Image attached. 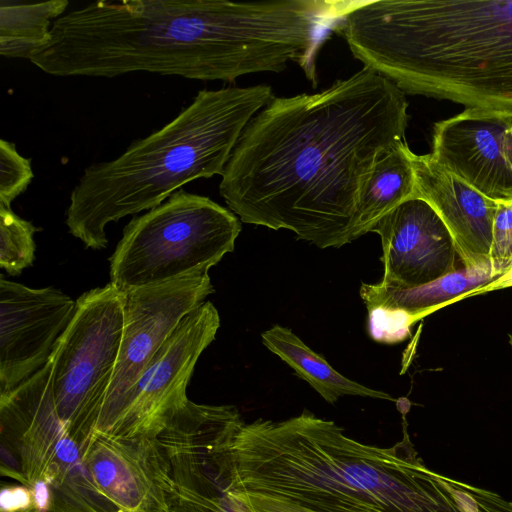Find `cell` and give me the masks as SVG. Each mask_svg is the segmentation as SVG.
Masks as SVG:
<instances>
[{"label":"cell","instance_id":"cell-1","mask_svg":"<svg viewBox=\"0 0 512 512\" xmlns=\"http://www.w3.org/2000/svg\"><path fill=\"white\" fill-rule=\"evenodd\" d=\"M407 108L405 93L367 67L319 93L274 96L237 141L220 195L244 223L319 248L348 244L364 181L405 140Z\"/></svg>","mask_w":512,"mask_h":512},{"label":"cell","instance_id":"cell-2","mask_svg":"<svg viewBox=\"0 0 512 512\" xmlns=\"http://www.w3.org/2000/svg\"><path fill=\"white\" fill-rule=\"evenodd\" d=\"M333 21L331 0L97 1L57 19L30 62L58 77L149 72L233 82L293 61L316 85Z\"/></svg>","mask_w":512,"mask_h":512},{"label":"cell","instance_id":"cell-3","mask_svg":"<svg viewBox=\"0 0 512 512\" xmlns=\"http://www.w3.org/2000/svg\"><path fill=\"white\" fill-rule=\"evenodd\" d=\"M240 489L310 512H465L407 431L391 447L361 443L305 410L244 423L234 441Z\"/></svg>","mask_w":512,"mask_h":512},{"label":"cell","instance_id":"cell-4","mask_svg":"<svg viewBox=\"0 0 512 512\" xmlns=\"http://www.w3.org/2000/svg\"><path fill=\"white\" fill-rule=\"evenodd\" d=\"M333 32L405 94L512 117V0L352 1Z\"/></svg>","mask_w":512,"mask_h":512},{"label":"cell","instance_id":"cell-5","mask_svg":"<svg viewBox=\"0 0 512 512\" xmlns=\"http://www.w3.org/2000/svg\"><path fill=\"white\" fill-rule=\"evenodd\" d=\"M273 97L266 84L199 91L163 127L85 168L70 193L69 233L86 248H105L109 223L160 205L193 180L222 175L245 127Z\"/></svg>","mask_w":512,"mask_h":512},{"label":"cell","instance_id":"cell-6","mask_svg":"<svg viewBox=\"0 0 512 512\" xmlns=\"http://www.w3.org/2000/svg\"><path fill=\"white\" fill-rule=\"evenodd\" d=\"M0 472L31 490L38 512H119L57 414L50 360L0 395Z\"/></svg>","mask_w":512,"mask_h":512},{"label":"cell","instance_id":"cell-7","mask_svg":"<svg viewBox=\"0 0 512 512\" xmlns=\"http://www.w3.org/2000/svg\"><path fill=\"white\" fill-rule=\"evenodd\" d=\"M240 230L233 212L179 189L125 226L109 258L110 282L126 293L209 271L234 250Z\"/></svg>","mask_w":512,"mask_h":512},{"label":"cell","instance_id":"cell-8","mask_svg":"<svg viewBox=\"0 0 512 512\" xmlns=\"http://www.w3.org/2000/svg\"><path fill=\"white\" fill-rule=\"evenodd\" d=\"M124 325V293L111 282L83 293L56 341L52 391L57 414L85 446L101 414L116 367Z\"/></svg>","mask_w":512,"mask_h":512},{"label":"cell","instance_id":"cell-9","mask_svg":"<svg viewBox=\"0 0 512 512\" xmlns=\"http://www.w3.org/2000/svg\"><path fill=\"white\" fill-rule=\"evenodd\" d=\"M243 421L232 405L188 400L157 435L169 469L168 512H252L240 496L234 441Z\"/></svg>","mask_w":512,"mask_h":512},{"label":"cell","instance_id":"cell-10","mask_svg":"<svg viewBox=\"0 0 512 512\" xmlns=\"http://www.w3.org/2000/svg\"><path fill=\"white\" fill-rule=\"evenodd\" d=\"M220 317L205 301L179 322L125 397L107 437H156L189 400L187 385L202 352L215 339Z\"/></svg>","mask_w":512,"mask_h":512},{"label":"cell","instance_id":"cell-11","mask_svg":"<svg viewBox=\"0 0 512 512\" xmlns=\"http://www.w3.org/2000/svg\"><path fill=\"white\" fill-rule=\"evenodd\" d=\"M214 292L208 271L124 293V325L114 370L93 434L107 435L149 361L189 312Z\"/></svg>","mask_w":512,"mask_h":512},{"label":"cell","instance_id":"cell-12","mask_svg":"<svg viewBox=\"0 0 512 512\" xmlns=\"http://www.w3.org/2000/svg\"><path fill=\"white\" fill-rule=\"evenodd\" d=\"M76 301L58 289L0 278V395L45 366L71 322Z\"/></svg>","mask_w":512,"mask_h":512},{"label":"cell","instance_id":"cell-13","mask_svg":"<svg viewBox=\"0 0 512 512\" xmlns=\"http://www.w3.org/2000/svg\"><path fill=\"white\" fill-rule=\"evenodd\" d=\"M429 154L487 198L512 204V117L464 109L434 124Z\"/></svg>","mask_w":512,"mask_h":512},{"label":"cell","instance_id":"cell-14","mask_svg":"<svg viewBox=\"0 0 512 512\" xmlns=\"http://www.w3.org/2000/svg\"><path fill=\"white\" fill-rule=\"evenodd\" d=\"M380 236L384 276L392 289L425 285L460 268L454 241L444 222L424 199L412 197L371 228Z\"/></svg>","mask_w":512,"mask_h":512},{"label":"cell","instance_id":"cell-15","mask_svg":"<svg viewBox=\"0 0 512 512\" xmlns=\"http://www.w3.org/2000/svg\"><path fill=\"white\" fill-rule=\"evenodd\" d=\"M82 456L96 487L119 512H168L169 469L157 437L92 434Z\"/></svg>","mask_w":512,"mask_h":512},{"label":"cell","instance_id":"cell-16","mask_svg":"<svg viewBox=\"0 0 512 512\" xmlns=\"http://www.w3.org/2000/svg\"><path fill=\"white\" fill-rule=\"evenodd\" d=\"M412 163L415 196L428 202L444 222L462 267L491 269L489 254L498 203L441 167L430 154L413 153Z\"/></svg>","mask_w":512,"mask_h":512},{"label":"cell","instance_id":"cell-17","mask_svg":"<svg viewBox=\"0 0 512 512\" xmlns=\"http://www.w3.org/2000/svg\"><path fill=\"white\" fill-rule=\"evenodd\" d=\"M496 277L491 269L460 268L425 285L411 289H392L380 283L365 284L360 296L367 310L382 309L402 311L409 315L414 324L474 290L491 282Z\"/></svg>","mask_w":512,"mask_h":512},{"label":"cell","instance_id":"cell-18","mask_svg":"<svg viewBox=\"0 0 512 512\" xmlns=\"http://www.w3.org/2000/svg\"><path fill=\"white\" fill-rule=\"evenodd\" d=\"M413 152L406 140L380 158L364 181L356 207L354 240L405 200L415 197Z\"/></svg>","mask_w":512,"mask_h":512},{"label":"cell","instance_id":"cell-19","mask_svg":"<svg viewBox=\"0 0 512 512\" xmlns=\"http://www.w3.org/2000/svg\"><path fill=\"white\" fill-rule=\"evenodd\" d=\"M261 338L268 350L288 364L330 404L345 395L394 400L385 392L368 388L340 374L286 327L275 325L263 332Z\"/></svg>","mask_w":512,"mask_h":512},{"label":"cell","instance_id":"cell-20","mask_svg":"<svg viewBox=\"0 0 512 512\" xmlns=\"http://www.w3.org/2000/svg\"><path fill=\"white\" fill-rule=\"evenodd\" d=\"M68 0L25 3L0 1V54L28 59L41 53L51 41L54 22L64 15Z\"/></svg>","mask_w":512,"mask_h":512},{"label":"cell","instance_id":"cell-21","mask_svg":"<svg viewBox=\"0 0 512 512\" xmlns=\"http://www.w3.org/2000/svg\"><path fill=\"white\" fill-rule=\"evenodd\" d=\"M39 230L32 222L0 204V267L9 275H19L35 260L34 234Z\"/></svg>","mask_w":512,"mask_h":512},{"label":"cell","instance_id":"cell-22","mask_svg":"<svg viewBox=\"0 0 512 512\" xmlns=\"http://www.w3.org/2000/svg\"><path fill=\"white\" fill-rule=\"evenodd\" d=\"M34 178L31 159L17 151L16 145L0 140V204L11 203L25 192Z\"/></svg>","mask_w":512,"mask_h":512},{"label":"cell","instance_id":"cell-23","mask_svg":"<svg viewBox=\"0 0 512 512\" xmlns=\"http://www.w3.org/2000/svg\"><path fill=\"white\" fill-rule=\"evenodd\" d=\"M489 260L492 273L496 278L512 266V204L498 203L497 205Z\"/></svg>","mask_w":512,"mask_h":512},{"label":"cell","instance_id":"cell-24","mask_svg":"<svg viewBox=\"0 0 512 512\" xmlns=\"http://www.w3.org/2000/svg\"><path fill=\"white\" fill-rule=\"evenodd\" d=\"M444 482L465 512H512V502L497 493L444 476Z\"/></svg>","mask_w":512,"mask_h":512},{"label":"cell","instance_id":"cell-25","mask_svg":"<svg viewBox=\"0 0 512 512\" xmlns=\"http://www.w3.org/2000/svg\"><path fill=\"white\" fill-rule=\"evenodd\" d=\"M369 332L374 340L395 343L404 340L414 325L409 315L402 311L369 310Z\"/></svg>","mask_w":512,"mask_h":512},{"label":"cell","instance_id":"cell-26","mask_svg":"<svg viewBox=\"0 0 512 512\" xmlns=\"http://www.w3.org/2000/svg\"><path fill=\"white\" fill-rule=\"evenodd\" d=\"M0 512H38V510L28 487L18 482H2Z\"/></svg>","mask_w":512,"mask_h":512},{"label":"cell","instance_id":"cell-27","mask_svg":"<svg viewBox=\"0 0 512 512\" xmlns=\"http://www.w3.org/2000/svg\"><path fill=\"white\" fill-rule=\"evenodd\" d=\"M240 496L252 512H310L294 504L240 490Z\"/></svg>","mask_w":512,"mask_h":512},{"label":"cell","instance_id":"cell-28","mask_svg":"<svg viewBox=\"0 0 512 512\" xmlns=\"http://www.w3.org/2000/svg\"><path fill=\"white\" fill-rule=\"evenodd\" d=\"M508 287H512V266L506 272H504L502 275L495 278L491 282L485 284L482 287L475 288L474 290L468 292L465 295L460 296L456 300V302L472 296L481 295Z\"/></svg>","mask_w":512,"mask_h":512},{"label":"cell","instance_id":"cell-29","mask_svg":"<svg viewBox=\"0 0 512 512\" xmlns=\"http://www.w3.org/2000/svg\"><path fill=\"white\" fill-rule=\"evenodd\" d=\"M509 343H510V345L512 347V334H509Z\"/></svg>","mask_w":512,"mask_h":512}]
</instances>
